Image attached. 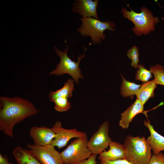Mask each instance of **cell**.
<instances>
[{
  "label": "cell",
  "mask_w": 164,
  "mask_h": 164,
  "mask_svg": "<svg viewBox=\"0 0 164 164\" xmlns=\"http://www.w3.org/2000/svg\"><path fill=\"white\" fill-rule=\"evenodd\" d=\"M109 122L104 121L88 140L87 147L92 154L99 155L109 146L112 141L109 135Z\"/></svg>",
  "instance_id": "obj_7"
},
{
  "label": "cell",
  "mask_w": 164,
  "mask_h": 164,
  "mask_svg": "<svg viewBox=\"0 0 164 164\" xmlns=\"http://www.w3.org/2000/svg\"><path fill=\"white\" fill-rule=\"evenodd\" d=\"M143 111L144 105L139 99H137L133 104L121 114L119 126L123 129H127L134 118L137 114L143 113Z\"/></svg>",
  "instance_id": "obj_12"
},
{
  "label": "cell",
  "mask_w": 164,
  "mask_h": 164,
  "mask_svg": "<svg viewBox=\"0 0 164 164\" xmlns=\"http://www.w3.org/2000/svg\"><path fill=\"white\" fill-rule=\"evenodd\" d=\"M157 85L154 80L143 83L135 95L137 99H139L144 105L150 98L154 97V91Z\"/></svg>",
  "instance_id": "obj_16"
},
{
  "label": "cell",
  "mask_w": 164,
  "mask_h": 164,
  "mask_svg": "<svg viewBox=\"0 0 164 164\" xmlns=\"http://www.w3.org/2000/svg\"><path fill=\"white\" fill-rule=\"evenodd\" d=\"M127 54L128 58L132 60L131 65L137 69L139 61L138 47L134 45L128 50Z\"/></svg>",
  "instance_id": "obj_22"
},
{
  "label": "cell",
  "mask_w": 164,
  "mask_h": 164,
  "mask_svg": "<svg viewBox=\"0 0 164 164\" xmlns=\"http://www.w3.org/2000/svg\"><path fill=\"white\" fill-rule=\"evenodd\" d=\"M53 48L56 55L60 58V61L56 65V68L49 72V75L60 76L67 73L72 77L76 84H78L79 79H84L79 64L81 60L85 56L84 52L82 55H79L77 57V61L75 62L68 56V47L67 44L64 51L59 50L56 46H54Z\"/></svg>",
  "instance_id": "obj_5"
},
{
  "label": "cell",
  "mask_w": 164,
  "mask_h": 164,
  "mask_svg": "<svg viewBox=\"0 0 164 164\" xmlns=\"http://www.w3.org/2000/svg\"><path fill=\"white\" fill-rule=\"evenodd\" d=\"M74 83L73 80L69 79L64 83L63 86L62 88L55 91H50L48 96L50 101L52 102L53 100L58 97L67 98L72 97L73 91L75 89Z\"/></svg>",
  "instance_id": "obj_17"
},
{
  "label": "cell",
  "mask_w": 164,
  "mask_h": 164,
  "mask_svg": "<svg viewBox=\"0 0 164 164\" xmlns=\"http://www.w3.org/2000/svg\"><path fill=\"white\" fill-rule=\"evenodd\" d=\"M12 154L17 164H42L29 149L17 146L13 149Z\"/></svg>",
  "instance_id": "obj_15"
},
{
  "label": "cell",
  "mask_w": 164,
  "mask_h": 164,
  "mask_svg": "<svg viewBox=\"0 0 164 164\" xmlns=\"http://www.w3.org/2000/svg\"><path fill=\"white\" fill-rule=\"evenodd\" d=\"M122 81L120 88V94L125 97L136 95L142 85L127 81L121 74Z\"/></svg>",
  "instance_id": "obj_18"
},
{
  "label": "cell",
  "mask_w": 164,
  "mask_h": 164,
  "mask_svg": "<svg viewBox=\"0 0 164 164\" xmlns=\"http://www.w3.org/2000/svg\"><path fill=\"white\" fill-rule=\"evenodd\" d=\"M149 70L154 75V80L156 84L164 85V67L157 64L150 67Z\"/></svg>",
  "instance_id": "obj_19"
},
{
  "label": "cell",
  "mask_w": 164,
  "mask_h": 164,
  "mask_svg": "<svg viewBox=\"0 0 164 164\" xmlns=\"http://www.w3.org/2000/svg\"><path fill=\"white\" fill-rule=\"evenodd\" d=\"M26 146L42 164H64L60 152L51 145L39 146L28 144Z\"/></svg>",
  "instance_id": "obj_8"
},
{
  "label": "cell",
  "mask_w": 164,
  "mask_h": 164,
  "mask_svg": "<svg viewBox=\"0 0 164 164\" xmlns=\"http://www.w3.org/2000/svg\"><path fill=\"white\" fill-rule=\"evenodd\" d=\"M98 1V0H75L72 4L71 11L77 13L82 18L92 17L99 20L97 13Z\"/></svg>",
  "instance_id": "obj_10"
},
{
  "label": "cell",
  "mask_w": 164,
  "mask_h": 164,
  "mask_svg": "<svg viewBox=\"0 0 164 164\" xmlns=\"http://www.w3.org/2000/svg\"><path fill=\"white\" fill-rule=\"evenodd\" d=\"M51 129L56 135L50 145L57 147L58 149L66 146L69 141L72 138L87 136L86 133L78 130L75 128L67 129L63 128L61 122L58 121L56 122Z\"/></svg>",
  "instance_id": "obj_9"
},
{
  "label": "cell",
  "mask_w": 164,
  "mask_h": 164,
  "mask_svg": "<svg viewBox=\"0 0 164 164\" xmlns=\"http://www.w3.org/2000/svg\"><path fill=\"white\" fill-rule=\"evenodd\" d=\"M87 136L77 138L60 152L64 164H76L89 158L92 153L87 147Z\"/></svg>",
  "instance_id": "obj_6"
},
{
  "label": "cell",
  "mask_w": 164,
  "mask_h": 164,
  "mask_svg": "<svg viewBox=\"0 0 164 164\" xmlns=\"http://www.w3.org/2000/svg\"><path fill=\"white\" fill-rule=\"evenodd\" d=\"M125 159L132 164H148L152 156V149L144 136L128 135L123 145Z\"/></svg>",
  "instance_id": "obj_2"
},
{
  "label": "cell",
  "mask_w": 164,
  "mask_h": 164,
  "mask_svg": "<svg viewBox=\"0 0 164 164\" xmlns=\"http://www.w3.org/2000/svg\"><path fill=\"white\" fill-rule=\"evenodd\" d=\"M109 149L104 151L99 155L98 159L114 161L125 159V152L123 145L112 141L109 145Z\"/></svg>",
  "instance_id": "obj_14"
},
{
  "label": "cell",
  "mask_w": 164,
  "mask_h": 164,
  "mask_svg": "<svg viewBox=\"0 0 164 164\" xmlns=\"http://www.w3.org/2000/svg\"><path fill=\"white\" fill-rule=\"evenodd\" d=\"M144 125L148 128L150 133V135L146 140L151 147L153 154L164 150V137L155 130L149 121L145 120Z\"/></svg>",
  "instance_id": "obj_13"
},
{
  "label": "cell",
  "mask_w": 164,
  "mask_h": 164,
  "mask_svg": "<svg viewBox=\"0 0 164 164\" xmlns=\"http://www.w3.org/2000/svg\"><path fill=\"white\" fill-rule=\"evenodd\" d=\"M29 134L34 144L39 146L50 145L56 135L51 128L44 126L33 127L30 129Z\"/></svg>",
  "instance_id": "obj_11"
},
{
  "label": "cell",
  "mask_w": 164,
  "mask_h": 164,
  "mask_svg": "<svg viewBox=\"0 0 164 164\" xmlns=\"http://www.w3.org/2000/svg\"><path fill=\"white\" fill-rule=\"evenodd\" d=\"M0 164H13L9 162L8 160V159L6 156H3L0 154Z\"/></svg>",
  "instance_id": "obj_26"
},
{
  "label": "cell",
  "mask_w": 164,
  "mask_h": 164,
  "mask_svg": "<svg viewBox=\"0 0 164 164\" xmlns=\"http://www.w3.org/2000/svg\"><path fill=\"white\" fill-rule=\"evenodd\" d=\"M148 164H164V154L161 152L153 154Z\"/></svg>",
  "instance_id": "obj_23"
},
{
  "label": "cell",
  "mask_w": 164,
  "mask_h": 164,
  "mask_svg": "<svg viewBox=\"0 0 164 164\" xmlns=\"http://www.w3.org/2000/svg\"><path fill=\"white\" fill-rule=\"evenodd\" d=\"M137 68L138 69L135 74L136 80H140L144 83L148 81L152 77L151 72L145 68L143 65L138 64Z\"/></svg>",
  "instance_id": "obj_21"
},
{
  "label": "cell",
  "mask_w": 164,
  "mask_h": 164,
  "mask_svg": "<svg viewBox=\"0 0 164 164\" xmlns=\"http://www.w3.org/2000/svg\"><path fill=\"white\" fill-rule=\"evenodd\" d=\"M81 21L80 27L77 30L82 36H90L94 45L101 43L106 36L104 32L106 30L114 32L116 26L113 21L106 20L102 22L92 17L80 18Z\"/></svg>",
  "instance_id": "obj_4"
},
{
  "label": "cell",
  "mask_w": 164,
  "mask_h": 164,
  "mask_svg": "<svg viewBox=\"0 0 164 164\" xmlns=\"http://www.w3.org/2000/svg\"><path fill=\"white\" fill-rule=\"evenodd\" d=\"M54 103V109L57 111L63 112L70 110L71 107L68 98L63 97H58L52 101Z\"/></svg>",
  "instance_id": "obj_20"
},
{
  "label": "cell",
  "mask_w": 164,
  "mask_h": 164,
  "mask_svg": "<svg viewBox=\"0 0 164 164\" xmlns=\"http://www.w3.org/2000/svg\"><path fill=\"white\" fill-rule=\"evenodd\" d=\"M97 155L96 154H92L87 159L76 164H96L97 162L96 160Z\"/></svg>",
  "instance_id": "obj_25"
},
{
  "label": "cell",
  "mask_w": 164,
  "mask_h": 164,
  "mask_svg": "<svg viewBox=\"0 0 164 164\" xmlns=\"http://www.w3.org/2000/svg\"><path fill=\"white\" fill-rule=\"evenodd\" d=\"M39 110L32 102L19 96L0 97V130L14 138L15 125L26 118L36 115Z\"/></svg>",
  "instance_id": "obj_1"
},
{
  "label": "cell",
  "mask_w": 164,
  "mask_h": 164,
  "mask_svg": "<svg viewBox=\"0 0 164 164\" xmlns=\"http://www.w3.org/2000/svg\"><path fill=\"white\" fill-rule=\"evenodd\" d=\"M128 11L125 7L121 12L123 17L133 22L135 26L132 30L134 34L139 36L146 35L155 30V25L159 22L158 18L154 16L152 12L144 6L141 9V12L137 13L130 9Z\"/></svg>",
  "instance_id": "obj_3"
},
{
  "label": "cell",
  "mask_w": 164,
  "mask_h": 164,
  "mask_svg": "<svg viewBox=\"0 0 164 164\" xmlns=\"http://www.w3.org/2000/svg\"><path fill=\"white\" fill-rule=\"evenodd\" d=\"M100 164H132L125 159L114 161L100 160Z\"/></svg>",
  "instance_id": "obj_24"
}]
</instances>
